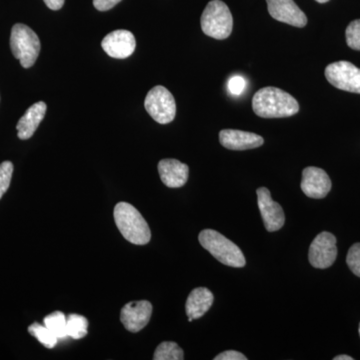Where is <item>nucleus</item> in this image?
Listing matches in <instances>:
<instances>
[{"instance_id": "31", "label": "nucleus", "mask_w": 360, "mask_h": 360, "mask_svg": "<svg viewBox=\"0 0 360 360\" xmlns=\"http://www.w3.org/2000/svg\"><path fill=\"white\" fill-rule=\"evenodd\" d=\"M359 335H360V324H359Z\"/></svg>"}, {"instance_id": "17", "label": "nucleus", "mask_w": 360, "mask_h": 360, "mask_svg": "<svg viewBox=\"0 0 360 360\" xmlns=\"http://www.w3.org/2000/svg\"><path fill=\"white\" fill-rule=\"evenodd\" d=\"M214 296L205 288H195L191 291L186 300V310L188 319H198L212 307Z\"/></svg>"}, {"instance_id": "19", "label": "nucleus", "mask_w": 360, "mask_h": 360, "mask_svg": "<svg viewBox=\"0 0 360 360\" xmlns=\"http://www.w3.org/2000/svg\"><path fill=\"white\" fill-rule=\"evenodd\" d=\"M44 326L53 333L58 340L68 338L66 331V316L63 312L54 311L44 319Z\"/></svg>"}, {"instance_id": "18", "label": "nucleus", "mask_w": 360, "mask_h": 360, "mask_svg": "<svg viewBox=\"0 0 360 360\" xmlns=\"http://www.w3.org/2000/svg\"><path fill=\"white\" fill-rule=\"evenodd\" d=\"M89 321L84 315L70 314L66 317V331L68 338L73 340H80L87 335Z\"/></svg>"}, {"instance_id": "26", "label": "nucleus", "mask_w": 360, "mask_h": 360, "mask_svg": "<svg viewBox=\"0 0 360 360\" xmlns=\"http://www.w3.org/2000/svg\"><path fill=\"white\" fill-rule=\"evenodd\" d=\"M248 357L245 356L240 352H236V350H227V352H222L214 357V360H246Z\"/></svg>"}, {"instance_id": "24", "label": "nucleus", "mask_w": 360, "mask_h": 360, "mask_svg": "<svg viewBox=\"0 0 360 360\" xmlns=\"http://www.w3.org/2000/svg\"><path fill=\"white\" fill-rule=\"evenodd\" d=\"M348 267L356 276L360 277V243H355L347 253Z\"/></svg>"}, {"instance_id": "4", "label": "nucleus", "mask_w": 360, "mask_h": 360, "mask_svg": "<svg viewBox=\"0 0 360 360\" xmlns=\"http://www.w3.org/2000/svg\"><path fill=\"white\" fill-rule=\"evenodd\" d=\"M200 22L205 34L219 40L227 39L233 28L231 11L221 0L208 2L201 15Z\"/></svg>"}, {"instance_id": "12", "label": "nucleus", "mask_w": 360, "mask_h": 360, "mask_svg": "<svg viewBox=\"0 0 360 360\" xmlns=\"http://www.w3.org/2000/svg\"><path fill=\"white\" fill-rule=\"evenodd\" d=\"M103 51L113 58H127L134 53L136 41L129 30H120L108 33L101 42Z\"/></svg>"}, {"instance_id": "23", "label": "nucleus", "mask_w": 360, "mask_h": 360, "mask_svg": "<svg viewBox=\"0 0 360 360\" xmlns=\"http://www.w3.org/2000/svg\"><path fill=\"white\" fill-rule=\"evenodd\" d=\"M13 174V165L11 161H4L0 165V200L11 186Z\"/></svg>"}, {"instance_id": "6", "label": "nucleus", "mask_w": 360, "mask_h": 360, "mask_svg": "<svg viewBox=\"0 0 360 360\" xmlns=\"http://www.w3.org/2000/svg\"><path fill=\"white\" fill-rule=\"evenodd\" d=\"M144 106L148 115L160 124L172 122L176 115V103L174 96L169 90L161 85L149 90Z\"/></svg>"}, {"instance_id": "5", "label": "nucleus", "mask_w": 360, "mask_h": 360, "mask_svg": "<svg viewBox=\"0 0 360 360\" xmlns=\"http://www.w3.org/2000/svg\"><path fill=\"white\" fill-rule=\"evenodd\" d=\"M11 47L14 58L20 61L21 66L30 68L39 58L40 40L32 28L18 23L11 30Z\"/></svg>"}, {"instance_id": "1", "label": "nucleus", "mask_w": 360, "mask_h": 360, "mask_svg": "<svg viewBox=\"0 0 360 360\" xmlns=\"http://www.w3.org/2000/svg\"><path fill=\"white\" fill-rule=\"evenodd\" d=\"M255 115L264 118L290 117L300 111V104L295 97L276 87L258 90L252 99Z\"/></svg>"}, {"instance_id": "27", "label": "nucleus", "mask_w": 360, "mask_h": 360, "mask_svg": "<svg viewBox=\"0 0 360 360\" xmlns=\"http://www.w3.org/2000/svg\"><path fill=\"white\" fill-rule=\"evenodd\" d=\"M122 0H94V6L97 11H108L113 8Z\"/></svg>"}, {"instance_id": "7", "label": "nucleus", "mask_w": 360, "mask_h": 360, "mask_svg": "<svg viewBox=\"0 0 360 360\" xmlns=\"http://www.w3.org/2000/svg\"><path fill=\"white\" fill-rule=\"evenodd\" d=\"M326 77L336 89L360 94V68L348 61H338L326 66Z\"/></svg>"}, {"instance_id": "3", "label": "nucleus", "mask_w": 360, "mask_h": 360, "mask_svg": "<svg viewBox=\"0 0 360 360\" xmlns=\"http://www.w3.org/2000/svg\"><path fill=\"white\" fill-rule=\"evenodd\" d=\"M200 245L219 262L231 267H243L246 264L243 251L236 243L219 231L205 229L198 236Z\"/></svg>"}, {"instance_id": "29", "label": "nucleus", "mask_w": 360, "mask_h": 360, "mask_svg": "<svg viewBox=\"0 0 360 360\" xmlns=\"http://www.w3.org/2000/svg\"><path fill=\"white\" fill-rule=\"evenodd\" d=\"M335 360H354V357L348 356V355H338L335 356Z\"/></svg>"}, {"instance_id": "15", "label": "nucleus", "mask_w": 360, "mask_h": 360, "mask_svg": "<svg viewBox=\"0 0 360 360\" xmlns=\"http://www.w3.org/2000/svg\"><path fill=\"white\" fill-rule=\"evenodd\" d=\"M158 172L165 186L170 188H179L188 179L189 168L176 160H162L158 163Z\"/></svg>"}, {"instance_id": "8", "label": "nucleus", "mask_w": 360, "mask_h": 360, "mask_svg": "<svg viewBox=\"0 0 360 360\" xmlns=\"http://www.w3.org/2000/svg\"><path fill=\"white\" fill-rule=\"evenodd\" d=\"M336 257H338V248H336L335 236L330 232H321L310 245L309 253L310 264L315 269H328L335 264Z\"/></svg>"}, {"instance_id": "25", "label": "nucleus", "mask_w": 360, "mask_h": 360, "mask_svg": "<svg viewBox=\"0 0 360 360\" xmlns=\"http://www.w3.org/2000/svg\"><path fill=\"white\" fill-rule=\"evenodd\" d=\"M246 87V82L245 78L240 75L232 77L229 82V90L232 96H238L245 91Z\"/></svg>"}, {"instance_id": "13", "label": "nucleus", "mask_w": 360, "mask_h": 360, "mask_svg": "<svg viewBox=\"0 0 360 360\" xmlns=\"http://www.w3.org/2000/svg\"><path fill=\"white\" fill-rule=\"evenodd\" d=\"M331 189V180L323 169L310 167L303 169L302 191L310 198H324Z\"/></svg>"}, {"instance_id": "16", "label": "nucleus", "mask_w": 360, "mask_h": 360, "mask_svg": "<svg viewBox=\"0 0 360 360\" xmlns=\"http://www.w3.org/2000/svg\"><path fill=\"white\" fill-rule=\"evenodd\" d=\"M46 108V104L44 101H39V103L33 104L26 110V112L16 125L18 139L26 141L34 134L37 127H39L40 122L44 118Z\"/></svg>"}, {"instance_id": "11", "label": "nucleus", "mask_w": 360, "mask_h": 360, "mask_svg": "<svg viewBox=\"0 0 360 360\" xmlns=\"http://www.w3.org/2000/svg\"><path fill=\"white\" fill-rule=\"evenodd\" d=\"M267 8L272 18L281 22L304 27L307 25V18L293 0H266Z\"/></svg>"}, {"instance_id": "2", "label": "nucleus", "mask_w": 360, "mask_h": 360, "mask_svg": "<svg viewBox=\"0 0 360 360\" xmlns=\"http://www.w3.org/2000/svg\"><path fill=\"white\" fill-rule=\"evenodd\" d=\"M115 221L123 238L136 245H148L151 238L150 229L141 212L127 202L115 205Z\"/></svg>"}, {"instance_id": "10", "label": "nucleus", "mask_w": 360, "mask_h": 360, "mask_svg": "<svg viewBox=\"0 0 360 360\" xmlns=\"http://www.w3.org/2000/svg\"><path fill=\"white\" fill-rule=\"evenodd\" d=\"M257 202L262 213L265 229L270 232L277 231L283 226L285 217L281 205L272 200L266 187L257 189Z\"/></svg>"}, {"instance_id": "14", "label": "nucleus", "mask_w": 360, "mask_h": 360, "mask_svg": "<svg viewBox=\"0 0 360 360\" xmlns=\"http://www.w3.org/2000/svg\"><path fill=\"white\" fill-rule=\"evenodd\" d=\"M219 141L222 146L231 150L257 148L264 143V139L260 135L236 129L221 130Z\"/></svg>"}, {"instance_id": "28", "label": "nucleus", "mask_w": 360, "mask_h": 360, "mask_svg": "<svg viewBox=\"0 0 360 360\" xmlns=\"http://www.w3.org/2000/svg\"><path fill=\"white\" fill-rule=\"evenodd\" d=\"M44 1L51 11H59L65 4V0H44Z\"/></svg>"}, {"instance_id": "22", "label": "nucleus", "mask_w": 360, "mask_h": 360, "mask_svg": "<svg viewBox=\"0 0 360 360\" xmlns=\"http://www.w3.org/2000/svg\"><path fill=\"white\" fill-rule=\"evenodd\" d=\"M345 37L350 49L360 51V20H354L349 23L345 32Z\"/></svg>"}, {"instance_id": "21", "label": "nucleus", "mask_w": 360, "mask_h": 360, "mask_svg": "<svg viewBox=\"0 0 360 360\" xmlns=\"http://www.w3.org/2000/svg\"><path fill=\"white\" fill-rule=\"evenodd\" d=\"M28 333L34 336L41 345H44L46 348H49V349L58 345V338L46 326L37 323V322L32 324L28 328Z\"/></svg>"}, {"instance_id": "20", "label": "nucleus", "mask_w": 360, "mask_h": 360, "mask_svg": "<svg viewBox=\"0 0 360 360\" xmlns=\"http://www.w3.org/2000/svg\"><path fill=\"white\" fill-rule=\"evenodd\" d=\"M153 359L182 360L184 359V350L177 343L172 342V341H165L156 348Z\"/></svg>"}, {"instance_id": "30", "label": "nucleus", "mask_w": 360, "mask_h": 360, "mask_svg": "<svg viewBox=\"0 0 360 360\" xmlns=\"http://www.w3.org/2000/svg\"><path fill=\"white\" fill-rule=\"evenodd\" d=\"M315 1L319 2V4H326V2L329 1V0H315Z\"/></svg>"}, {"instance_id": "9", "label": "nucleus", "mask_w": 360, "mask_h": 360, "mask_svg": "<svg viewBox=\"0 0 360 360\" xmlns=\"http://www.w3.org/2000/svg\"><path fill=\"white\" fill-rule=\"evenodd\" d=\"M153 304L148 300L132 302L123 307L120 312V321L130 333H139L150 321Z\"/></svg>"}]
</instances>
